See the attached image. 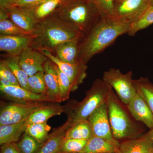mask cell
<instances>
[{
	"instance_id": "1",
	"label": "cell",
	"mask_w": 153,
	"mask_h": 153,
	"mask_svg": "<svg viewBox=\"0 0 153 153\" xmlns=\"http://www.w3.org/2000/svg\"><path fill=\"white\" fill-rule=\"evenodd\" d=\"M85 35L76 27L51 15L37 23L30 48L54 54L55 47L66 41L82 39Z\"/></svg>"
},
{
	"instance_id": "2",
	"label": "cell",
	"mask_w": 153,
	"mask_h": 153,
	"mask_svg": "<svg viewBox=\"0 0 153 153\" xmlns=\"http://www.w3.org/2000/svg\"><path fill=\"white\" fill-rule=\"evenodd\" d=\"M130 27V25L112 18H101L81 40L79 61L87 64L93 56L109 47L119 36L127 33Z\"/></svg>"
},
{
	"instance_id": "3",
	"label": "cell",
	"mask_w": 153,
	"mask_h": 153,
	"mask_svg": "<svg viewBox=\"0 0 153 153\" xmlns=\"http://www.w3.org/2000/svg\"><path fill=\"white\" fill-rule=\"evenodd\" d=\"M52 15L76 27L85 35L101 19L89 0L62 1Z\"/></svg>"
},
{
	"instance_id": "4",
	"label": "cell",
	"mask_w": 153,
	"mask_h": 153,
	"mask_svg": "<svg viewBox=\"0 0 153 153\" xmlns=\"http://www.w3.org/2000/svg\"><path fill=\"white\" fill-rule=\"evenodd\" d=\"M112 88L102 79H97L86 93L84 99L71 110L64 126L67 129L81 121L88 120L91 115L106 103Z\"/></svg>"
},
{
	"instance_id": "5",
	"label": "cell",
	"mask_w": 153,
	"mask_h": 153,
	"mask_svg": "<svg viewBox=\"0 0 153 153\" xmlns=\"http://www.w3.org/2000/svg\"><path fill=\"white\" fill-rule=\"evenodd\" d=\"M111 128L115 139L136 138L140 129L132 121L113 90L107 101Z\"/></svg>"
},
{
	"instance_id": "6",
	"label": "cell",
	"mask_w": 153,
	"mask_h": 153,
	"mask_svg": "<svg viewBox=\"0 0 153 153\" xmlns=\"http://www.w3.org/2000/svg\"><path fill=\"white\" fill-rule=\"evenodd\" d=\"M131 71L123 74L119 69L110 68L105 71L102 79L114 89L121 101L126 105L137 93Z\"/></svg>"
},
{
	"instance_id": "7",
	"label": "cell",
	"mask_w": 153,
	"mask_h": 153,
	"mask_svg": "<svg viewBox=\"0 0 153 153\" xmlns=\"http://www.w3.org/2000/svg\"><path fill=\"white\" fill-rule=\"evenodd\" d=\"M151 0H121L114 2L111 18L130 25L139 20L150 6Z\"/></svg>"
},
{
	"instance_id": "8",
	"label": "cell",
	"mask_w": 153,
	"mask_h": 153,
	"mask_svg": "<svg viewBox=\"0 0 153 153\" xmlns=\"http://www.w3.org/2000/svg\"><path fill=\"white\" fill-rule=\"evenodd\" d=\"M43 105L42 102H14L5 105L1 108L0 111V126L19 123L25 120L33 111Z\"/></svg>"
},
{
	"instance_id": "9",
	"label": "cell",
	"mask_w": 153,
	"mask_h": 153,
	"mask_svg": "<svg viewBox=\"0 0 153 153\" xmlns=\"http://www.w3.org/2000/svg\"><path fill=\"white\" fill-rule=\"evenodd\" d=\"M39 52L56 64L68 76L72 85V92L76 90L79 85L83 82L87 76V64L80 61L76 63H66L58 59L48 50H42Z\"/></svg>"
},
{
	"instance_id": "10",
	"label": "cell",
	"mask_w": 153,
	"mask_h": 153,
	"mask_svg": "<svg viewBox=\"0 0 153 153\" xmlns=\"http://www.w3.org/2000/svg\"><path fill=\"white\" fill-rule=\"evenodd\" d=\"M88 120L95 136L102 138L116 144H120L113 136L110 124L107 103L101 105L95 110Z\"/></svg>"
},
{
	"instance_id": "11",
	"label": "cell",
	"mask_w": 153,
	"mask_h": 153,
	"mask_svg": "<svg viewBox=\"0 0 153 153\" xmlns=\"http://www.w3.org/2000/svg\"><path fill=\"white\" fill-rule=\"evenodd\" d=\"M0 90L4 96L14 102L22 103L53 102L47 95L33 93L21 86L16 85L5 86L0 85Z\"/></svg>"
},
{
	"instance_id": "12",
	"label": "cell",
	"mask_w": 153,
	"mask_h": 153,
	"mask_svg": "<svg viewBox=\"0 0 153 153\" xmlns=\"http://www.w3.org/2000/svg\"><path fill=\"white\" fill-rule=\"evenodd\" d=\"M48 60L41 52L30 47L24 50L19 56V64L29 76L44 71V63Z\"/></svg>"
},
{
	"instance_id": "13",
	"label": "cell",
	"mask_w": 153,
	"mask_h": 153,
	"mask_svg": "<svg viewBox=\"0 0 153 153\" xmlns=\"http://www.w3.org/2000/svg\"><path fill=\"white\" fill-rule=\"evenodd\" d=\"M0 7L6 11L7 18L15 25L33 34L38 22L27 11L12 6H0Z\"/></svg>"
},
{
	"instance_id": "14",
	"label": "cell",
	"mask_w": 153,
	"mask_h": 153,
	"mask_svg": "<svg viewBox=\"0 0 153 153\" xmlns=\"http://www.w3.org/2000/svg\"><path fill=\"white\" fill-rule=\"evenodd\" d=\"M126 105L136 120L143 123L149 128H153L152 113L141 96L137 93Z\"/></svg>"
},
{
	"instance_id": "15",
	"label": "cell",
	"mask_w": 153,
	"mask_h": 153,
	"mask_svg": "<svg viewBox=\"0 0 153 153\" xmlns=\"http://www.w3.org/2000/svg\"><path fill=\"white\" fill-rule=\"evenodd\" d=\"M32 36H0V50L7 55L19 56L25 49L30 47Z\"/></svg>"
},
{
	"instance_id": "16",
	"label": "cell",
	"mask_w": 153,
	"mask_h": 153,
	"mask_svg": "<svg viewBox=\"0 0 153 153\" xmlns=\"http://www.w3.org/2000/svg\"><path fill=\"white\" fill-rule=\"evenodd\" d=\"M44 70L47 86L46 95L53 102H61L58 77L54 63L48 59L44 63Z\"/></svg>"
},
{
	"instance_id": "17",
	"label": "cell",
	"mask_w": 153,
	"mask_h": 153,
	"mask_svg": "<svg viewBox=\"0 0 153 153\" xmlns=\"http://www.w3.org/2000/svg\"><path fill=\"white\" fill-rule=\"evenodd\" d=\"M82 39L66 41L55 47L54 55L59 60L69 63L79 62V46Z\"/></svg>"
},
{
	"instance_id": "18",
	"label": "cell",
	"mask_w": 153,
	"mask_h": 153,
	"mask_svg": "<svg viewBox=\"0 0 153 153\" xmlns=\"http://www.w3.org/2000/svg\"><path fill=\"white\" fill-rule=\"evenodd\" d=\"M153 152V145L147 134L120 144L115 153Z\"/></svg>"
},
{
	"instance_id": "19",
	"label": "cell",
	"mask_w": 153,
	"mask_h": 153,
	"mask_svg": "<svg viewBox=\"0 0 153 153\" xmlns=\"http://www.w3.org/2000/svg\"><path fill=\"white\" fill-rule=\"evenodd\" d=\"M64 111V107L59 105H44L30 114L26 119V123L27 126L30 124L47 123L50 118L59 115Z\"/></svg>"
},
{
	"instance_id": "20",
	"label": "cell",
	"mask_w": 153,
	"mask_h": 153,
	"mask_svg": "<svg viewBox=\"0 0 153 153\" xmlns=\"http://www.w3.org/2000/svg\"><path fill=\"white\" fill-rule=\"evenodd\" d=\"M26 120L19 123L0 126V145L16 143L27 128Z\"/></svg>"
},
{
	"instance_id": "21",
	"label": "cell",
	"mask_w": 153,
	"mask_h": 153,
	"mask_svg": "<svg viewBox=\"0 0 153 153\" xmlns=\"http://www.w3.org/2000/svg\"><path fill=\"white\" fill-rule=\"evenodd\" d=\"M119 145L94 136L88 140L85 146L79 153H115Z\"/></svg>"
},
{
	"instance_id": "22",
	"label": "cell",
	"mask_w": 153,
	"mask_h": 153,
	"mask_svg": "<svg viewBox=\"0 0 153 153\" xmlns=\"http://www.w3.org/2000/svg\"><path fill=\"white\" fill-rule=\"evenodd\" d=\"M67 129L63 125L49 135L48 138L37 153H58L65 139Z\"/></svg>"
},
{
	"instance_id": "23",
	"label": "cell",
	"mask_w": 153,
	"mask_h": 153,
	"mask_svg": "<svg viewBox=\"0 0 153 153\" xmlns=\"http://www.w3.org/2000/svg\"><path fill=\"white\" fill-rule=\"evenodd\" d=\"M1 60L5 63L11 69L16 77L21 87L31 91L28 83L29 76L19 64V56L7 55H4Z\"/></svg>"
},
{
	"instance_id": "24",
	"label": "cell",
	"mask_w": 153,
	"mask_h": 153,
	"mask_svg": "<svg viewBox=\"0 0 153 153\" xmlns=\"http://www.w3.org/2000/svg\"><path fill=\"white\" fill-rule=\"evenodd\" d=\"M94 136L88 120L81 121L71 127L66 132L65 138L88 140Z\"/></svg>"
},
{
	"instance_id": "25",
	"label": "cell",
	"mask_w": 153,
	"mask_h": 153,
	"mask_svg": "<svg viewBox=\"0 0 153 153\" xmlns=\"http://www.w3.org/2000/svg\"><path fill=\"white\" fill-rule=\"evenodd\" d=\"M0 33L7 36H33L32 33L19 27L7 16L6 11L0 7Z\"/></svg>"
},
{
	"instance_id": "26",
	"label": "cell",
	"mask_w": 153,
	"mask_h": 153,
	"mask_svg": "<svg viewBox=\"0 0 153 153\" xmlns=\"http://www.w3.org/2000/svg\"><path fill=\"white\" fill-rule=\"evenodd\" d=\"M62 1V0H47L34 7L23 9L27 11L39 22L52 15Z\"/></svg>"
},
{
	"instance_id": "27",
	"label": "cell",
	"mask_w": 153,
	"mask_h": 153,
	"mask_svg": "<svg viewBox=\"0 0 153 153\" xmlns=\"http://www.w3.org/2000/svg\"><path fill=\"white\" fill-rule=\"evenodd\" d=\"M137 93L142 97L149 107L153 115V84L147 77L133 79Z\"/></svg>"
},
{
	"instance_id": "28",
	"label": "cell",
	"mask_w": 153,
	"mask_h": 153,
	"mask_svg": "<svg viewBox=\"0 0 153 153\" xmlns=\"http://www.w3.org/2000/svg\"><path fill=\"white\" fill-rule=\"evenodd\" d=\"M51 128L47 123L30 124L27 126L25 133L43 144L48 138Z\"/></svg>"
},
{
	"instance_id": "29",
	"label": "cell",
	"mask_w": 153,
	"mask_h": 153,
	"mask_svg": "<svg viewBox=\"0 0 153 153\" xmlns=\"http://www.w3.org/2000/svg\"><path fill=\"white\" fill-rule=\"evenodd\" d=\"M152 24H153V7L150 6L139 20L131 26L127 34L130 36H135L138 31Z\"/></svg>"
},
{
	"instance_id": "30",
	"label": "cell",
	"mask_w": 153,
	"mask_h": 153,
	"mask_svg": "<svg viewBox=\"0 0 153 153\" xmlns=\"http://www.w3.org/2000/svg\"><path fill=\"white\" fill-rule=\"evenodd\" d=\"M16 144L21 153H37L44 143L38 142L25 133L21 140Z\"/></svg>"
},
{
	"instance_id": "31",
	"label": "cell",
	"mask_w": 153,
	"mask_h": 153,
	"mask_svg": "<svg viewBox=\"0 0 153 153\" xmlns=\"http://www.w3.org/2000/svg\"><path fill=\"white\" fill-rule=\"evenodd\" d=\"M54 64V66L58 77V84L61 101L67 100L69 98L70 92H72V85L70 79L64 72Z\"/></svg>"
},
{
	"instance_id": "32",
	"label": "cell",
	"mask_w": 153,
	"mask_h": 153,
	"mask_svg": "<svg viewBox=\"0 0 153 153\" xmlns=\"http://www.w3.org/2000/svg\"><path fill=\"white\" fill-rule=\"evenodd\" d=\"M28 83L32 92L46 95L47 86L44 78V71H39L34 75L29 76Z\"/></svg>"
},
{
	"instance_id": "33",
	"label": "cell",
	"mask_w": 153,
	"mask_h": 153,
	"mask_svg": "<svg viewBox=\"0 0 153 153\" xmlns=\"http://www.w3.org/2000/svg\"><path fill=\"white\" fill-rule=\"evenodd\" d=\"M87 141L88 140L65 138L58 153H79L85 146Z\"/></svg>"
},
{
	"instance_id": "34",
	"label": "cell",
	"mask_w": 153,
	"mask_h": 153,
	"mask_svg": "<svg viewBox=\"0 0 153 153\" xmlns=\"http://www.w3.org/2000/svg\"><path fill=\"white\" fill-rule=\"evenodd\" d=\"M98 10L101 18H111L114 8V0H89Z\"/></svg>"
},
{
	"instance_id": "35",
	"label": "cell",
	"mask_w": 153,
	"mask_h": 153,
	"mask_svg": "<svg viewBox=\"0 0 153 153\" xmlns=\"http://www.w3.org/2000/svg\"><path fill=\"white\" fill-rule=\"evenodd\" d=\"M0 77L7 79L12 83L13 85L21 86L16 77L15 76L8 66L1 61L0 62Z\"/></svg>"
},
{
	"instance_id": "36",
	"label": "cell",
	"mask_w": 153,
	"mask_h": 153,
	"mask_svg": "<svg viewBox=\"0 0 153 153\" xmlns=\"http://www.w3.org/2000/svg\"><path fill=\"white\" fill-rule=\"evenodd\" d=\"M47 0H21L13 5V7L22 9H29L34 7L46 1Z\"/></svg>"
},
{
	"instance_id": "37",
	"label": "cell",
	"mask_w": 153,
	"mask_h": 153,
	"mask_svg": "<svg viewBox=\"0 0 153 153\" xmlns=\"http://www.w3.org/2000/svg\"><path fill=\"white\" fill-rule=\"evenodd\" d=\"M0 153H21L16 143L5 144L1 146Z\"/></svg>"
},
{
	"instance_id": "38",
	"label": "cell",
	"mask_w": 153,
	"mask_h": 153,
	"mask_svg": "<svg viewBox=\"0 0 153 153\" xmlns=\"http://www.w3.org/2000/svg\"><path fill=\"white\" fill-rule=\"evenodd\" d=\"M20 1L21 0H0V6L13 5Z\"/></svg>"
},
{
	"instance_id": "39",
	"label": "cell",
	"mask_w": 153,
	"mask_h": 153,
	"mask_svg": "<svg viewBox=\"0 0 153 153\" xmlns=\"http://www.w3.org/2000/svg\"><path fill=\"white\" fill-rule=\"evenodd\" d=\"M0 83H1V85H3V86H10V85H13L11 82H9L7 79L2 78V77H0Z\"/></svg>"
},
{
	"instance_id": "40",
	"label": "cell",
	"mask_w": 153,
	"mask_h": 153,
	"mask_svg": "<svg viewBox=\"0 0 153 153\" xmlns=\"http://www.w3.org/2000/svg\"><path fill=\"white\" fill-rule=\"evenodd\" d=\"M147 134L153 145V128L151 129V130Z\"/></svg>"
},
{
	"instance_id": "41",
	"label": "cell",
	"mask_w": 153,
	"mask_h": 153,
	"mask_svg": "<svg viewBox=\"0 0 153 153\" xmlns=\"http://www.w3.org/2000/svg\"><path fill=\"white\" fill-rule=\"evenodd\" d=\"M150 6L153 7V0H151Z\"/></svg>"
},
{
	"instance_id": "42",
	"label": "cell",
	"mask_w": 153,
	"mask_h": 153,
	"mask_svg": "<svg viewBox=\"0 0 153 153\" xmlns=\"http://www.w3.org/2000/svg\"><path fill=\"white\" fill-rule=\"evenodd\" d=\"M121 1V0H114V2H116L120 1Z\"/></svg>"
},
{
	"instance_id": "43",
	"label": "cell",
	"mask_w": 153,
	"mask_h": 153,
	"mask_svg": "<svg viewBox=\"0 0 153 153\" xmlns=\"http://www.w3.org/2000/svg\"><path fill=\"white\" fill-rule=\"evenodd\" d=\"M62 1H66V0H62Z\"/></svg>"
},
{
	"instance_id": "44",
	"label": "cell",
	"mask_w": 153,
	"mask_h": 153,
	"mask_svg": "<svg viewBox=\"0 0 153 153\" xmlns=\"http://www.w3.org/2000/svg\"></svg>"
},
{
	"instance_id": "45",
	"label": "cell",
	"mask_w": 153,
	"mask_h": 153,
	"mask_svg": "<svg viewBox=\"0 0 153 153\" xmlns=\"http://www.w3.org/2000/svg\"><path fill=\"white\" fill-rule=\"evenodd\" d=\"M153 153V152H151V153Z\"/></svg>"
}]
</instances>
